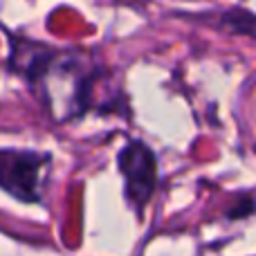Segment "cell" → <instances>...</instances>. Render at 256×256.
<instances>
[{
  "label": "cell",
  "instance_id": "6da1fadb",
  "mask_svg": "<svg viewBox=\"0 0 256 256\" xmlns=\"http://www.w3.org/2000/svg\"><path fill=\"white\" fill-rule=\"evenodd\" d=\"M9 45L12 72L30 86L56 124L84 120L88 112H124L126 94L106 88L108 70L94 56L16 34L9 36Z\"/></svg>",
  "mask_w": 256,
  "mask_h": 256
},
{
  "label": "cell",
  "instance_id": "7a4b0ae2",
  "mask_svg": "<svg viewBox=\"0 0 256 256\" xmlns=\"http://www.w3.org/2000/svg\"><path fill=\"white\" fill-rule=\"evenodd\" d=\"M52 153L36 148H0V191L22 204H43L45 173Z\"/></svg>",
  "mask_w": 256,
  "mask_h": 256
},
{
  "label": "cell",
  "instance_id": "3957f363",
  "mask_svg": "<svg viewBox=\"0 0 256 256\" xmlns=\"http://www.w3.org/2000/svg\"><path fill=\"white\" fill-rule=\"evenodd\" d=\"M117 171L124 178V200L137 218H144L160 182L158 155L146 142L128 140L117 150Z\"/></svg>",
  "mask_w": 256,
  "mask_h": 256
},
{
  "label": "cell",
  "instance_id": "277c9868",
  "mask_svg": "<svg viewBox=\"0 0 256 256\" xmlns=\"http://www.w3.org/2000/svg\"><path fill=\"white\" fill-rule=\"evenodd\" d=\"M204 22L227 32V34L248 36V38L256 40V14L248 7H240V4L222 9V12H218L216 16L207 14V16H204Z\"/></svg>",
  "mask_w": 256,
  "mask_h": 256
},
{
  "label": "cell",
  "instance_id": "5b68a950",
  "mask_svg": "<svg viewBox=\"0 0 256 256\" xmlns=\"http://www.w3.org/2000/svg\"><path fill=\"white\" fill-rule=\"evenodd\" d=\"M252 214H256V196L243 194L238 198H234V202L225 212V218L227 220H243V218H250Z\"/></svg>",
  "mask_w": 256,
  "mask_h": 256
}]
</instances>
